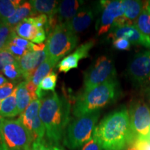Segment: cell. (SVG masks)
<instances>
[{
	"instance_id": "obj_29",
	"label": "cell",
	"mask_w": 150,
	"mask_h": 150,
	"mask_svg": "<svg viewBox=\"0 0 150 150\" xmlns=\"http://www.w3.org/2000/svg\"><path fill=\"white\" fill-rule=\"evenodd\" d=\"M2 72L9 79L13 81L23 77L20 67L18 64V61L15 63L6 65L3 69Z\"/></svg>"
},
{
	"instance_id": "obj_19",
	"label": "cell",
	"mask_w": 150,
	"mask_h": 150,
	"mask_svg": "<svg viewBox=\"0 0 150 150\" xmlns=\"http://www.w3.org/2000/svg\"><path fill=\"white\" fill-rule=\"evenodd\" d=\"M41 104V99H38L33 100L31 102L29 106H28L24 111L20 114L19 120L23 124V125L30 131L33 122L39 116V110Z\"/></svg>"
},
{
	"instance_id": "obj_15",
	"label": "cell",
	"mask_w": 150,
	"mask_h": 150,
	"mask_svg": "<svg viewBox=\"0 0 150 150\" xmlns=\"http://www.w3.org/2000/svg\"><path fill=\"white\" fill-rule=\"evenodd\" d=\"M83 1L77 0H65L61 1L57 9L59 24L66 23L72 20L80 10Z\"/></svg>"
},
{
	"instance_id": "obj_16",
	"label": "cell",
	"mask_w": 150,
	"mask_h": 150,
	"mask_svg": "<svg viewBox=\"0 0 150 150\" xmlns=\"http://www.w3.org/2000/svg\"><path fill=\"white\" fill-rule=\"evenodd\" d=\"M124 16L127 19L130 25H135L143 8L144 1L137 0H122Z\"/></svg>"
},
{
	"instance_id": "obj_28",
	"label": "cell",
	"mask_w": 150,
	"mask_h": 150,
	"mask_svg": "<svg viewBox=\"0 0 150 150\" xmlns=\"http://www.w3.org/2000/svg\"><path fill=\"white\" fill-rule=\"evenodd\" d=\"M29 150H63L59 145L52 143L47 140L37 139L33 142Z\"/></svg>"
},
{
	"instance_id": "obj_4",
	"label": "cell",
	"mask_w": 150,
	"mask_h": 150,
	"mask_svg": "<svg viewBox=\"0 0 150 150\" xmlns=\"http://www.w3.org/2000/svg\"><path fill=\"white\" fill-rule=\"evenodd\" d=\"M100 111L90 112L72 120L65 130L63 143L71 150L84 145L93 138Z\"/></svg>"
},
{
	"instance_id": "obj_11",
	"label": "cell",
	"mask_w": 150,
	"mask_h": 150,
	"mask_svg": "<svg viewBox=\"0 0 150 150\" xmlns=\"http://www.w3.org/2000/svg\"><path fill=\"white\" fill-rule=\"evenodd\" d=\"M110 31H111L108 35V38H111L113 40L117 38H125L131 44L140 45L150 48V38L140 32L135 25L122 26Z\"/></svg>"
},
{
	"instance_id": "obj_9",
	"label": "cell",
	"mask_w": 150,
	"mask_h": 150,
	"mask_svg": "<svg viewBox=\"0 0 150 150\" xmlns=\"http://www.w3.org/2000/svg\"><path fill=\"white\" fill-rule=\"evenodd\" d=\"M127 71L133 84L142 88L150 79V50L137 54Z\"/></svg>"
},
{
	"instance_id": "obj_7",
	"label": "cell",
	"mask_w": 150,
	"mask_h": 150,
	"mask_svg": "<svg viewBox=\"0 0 150 150\" xmlns=\"http://www.w3.org/2000/svg\"><path fill=\"white\" fill-rule=\"evenodd\" d=\"M116 71L111 60L105 56L99 57L84 72L83 92L88 91L109 80L115 79Z\"/></svg>"
},
{
	"instance_id": "obj_34",
	"label": "cell",
	"mask_w": 150,
	"mask_h": 150,
	"mask_svg": "<svg viewBox=\"0 0 150 150\" xmlns=\"http://www.w3.org/2000/svg\"><path fill=\"white\" fill-rule=\"evenodd\" d=\"M81 150H103L101 146L100 143H99L98 139L95 135L93 134V138L87 142L83 147H82Z\"/></svg>"
},
{
	"instance_id": "obj_20",
	"label": "cell",
	"mask_w": 150,
	"mask_h": 150,
	"mask_svg": "<svg viewBox=\"0 0 150 150\" xmlns=\"http://www.w3.org/2000/svg\"><path fill=\"white\" fill-rule=\"evenodd\" d=\"M15 31L18 36L26 39L27 40H31L32 42L36 35L39 29L35 27L33 23L31 18H27L26 20L19 23L14 27Z\"/></svg>"
},
{
	"instance_id": "obj_39",
	"label": "cell",
	"mask_w": 150,
	"mask_h": 150,
	"mask_svg": "<svg viewBox=\"0 0 150 150\" xmlns=\"http://www.w3.org/2000/svg\"><path fill=\"white\" fill-rule=\"evenodd\" d=\"M142 91L143 92L144 95L148 97V99H150V79L148 81L147 83L145 84L143 87L142 88Z\"/></svg>"
},
{
	"instance_id": "obj_24",
	"label": "cell",
	"mask_w": 150,
	"mask_h": 150,
	"mask_svg": "<svg viewBox=\"0 0 150 150\" xmlns=\"http://www.w3.org/2000/svg\"><path fill=\"white\" fill-rule=\"evenodd\" d=\"M58 79V75L54 72H52L48 76L43 79L39 84L36 94L38 98L41 99L47 91L54 92Z\"/></svg>"
},
{
	"instance_id": "obj_43",
	"label": "cell",
	"mask_w": 150,
	"mask_h": 150,
	"mask_svg": "<svg viewBox=\"0 0 150 150\" xmlns=\"http://www.w3.org/2000/svg\"><path fill=\"white\" fill-rule=\"evenodd\" d=\"M147 140H149V141H150V132H149V136H148V137H147Z\"/></svg>"
},
{
	"instance_id": "obj_10",
	"label": "cell",
	"mask_w": 150,
	"mask_h": 150,
	"mask_svg": "<svg viewBox=\"0 0 150 150\" xmlns=\"http://www.w3.org/2000/svg\"><path fill=\"white\" fill-rule=\"evenodd\" d=\"M102 13L96 29L98 35H102L112 29L115 22L124 16L121 1H101Z\"/></svg>"
},
{
	"instance_id": "obj_30",
	"label": "cell",
	"mask_w": 150,
	"mask_h": 150,
	"mask_svg": "<svg viewBox=\"0 0 150 150\" xmlns=\"http://www.w3.org/2000/svg\"><path fill=\"white\" fill-rule=\"evenodd\" d=\"M18 61L16 58L6 50L0 51V72H2L6 65L15 63Z\"/></svg>"
},
{
	"instance_id": "obj_21",
	"label": "cell",
	"mask_w": 150,
	"mask_h": 150,
	"mask_svg": "<svg viewBox=\"0 0 150 150\" xmlns=\"http://www.w3.org/2000/svg\"><path fill=\"white\" fill-rule=\"evenodd\" d=\"M17 87L10 96L1 101L0 115L6 117H13L19 115L16 99Z\"/></svg>"
},
{
	"instance_id": "obj_13",
	"label": "cell",
	"mask_w": 150,
	"mask_h": 150,
	"mask_svg": "<svg viewBox=\"0 0 150 150\" xmlns=\"http://www.w3.org/2000/svg\"><path fill=\"white\" fill-rule=\"evenodd\" d=\"M95 45V40L91 39L80 45L72 54L66 56L58 65L60 72L67 73L78 67L80 60L88 57L89 52Z\"/></svg>"
},
{
	"instance_id": "obj_41",
	"label": "cell",
	"mask_w": 150,
	"mask_h": 150,
	"mask_svg": "<svg viewBox=\"0 0 150 150\" xmlns=\"http://www.w3.org/2000/svg\"><path fill=\"white\" fill-rule=\"evenodd\" d=\"M145 5H146V8H147L148 13L150 15V1H145Z\"/></svg>"
},
{
	"instance_id": "obj_8",
	"label": "cell",
	"mask_w": 150,
	"mask_h": 150,
	"mask_svg": "<svg viewBox=\"0 0 150 150\" xmlns=\"http://www.w3.org/2000/svg\"><path fill=\"white\" fill-rule=\"evenodd\" d=\"M131 127L136 138L147 139L150 132V108L142 99L133 102L129 110Z\"/></svg>"
},
{
	"instance_id": "obj_38",
	"label": "cell",
	"mask_w": 150,
	"mask_h": 150,
	"mask_svg": "<svg viewBox=\"0 0 150 150\" xmlns=\"http://www.w3.org/2000/svg\"><path fill=\"white\" fill-rule=\"evenodd\" d=\"M5 119L1 115H0V150H3V138H2V126Z\"/></svg>"
},
{
	"instance_id": "obj_31",
	"label": "cell",
	"mask_w": 150,
	"mask_h": 150,
	"mask_svg": "<svg viewBox=\"0 0 150 150\" xmlns=\"http://www.w3.org/2000/svg\"><path fill=\"white\" fill-rule=\"evenodd\" d=\"M4 50H7V51L10 52V53L12 54L13 56H14L16 58L17 61H18L22 56H23L24 54L27 53L28 50H24V49H22L20 47H18L16 45L13 44V43L9 42L8 44H7L6 47Z\"/></svg>"
},
{
	"instance_id": "obj_35",
	"label": "cell",
	"mask_w": 150,
	"mask_h": 150,
	"mask_svg": "<svg viewBox=\"0 0 150 150\" xmlns=\"http://www.w3.org/2000/svg\"><path fill=\"white\" fill-rule=\"evenodd\" d=\"M113 46L118 50H129L131 42L125 38H117L113 40Z\"/></svg>"
},
{
	"instance_id": "obj_27",
	"label": "cell",
	"mask_w": 150,
	"mask_h": 150,
	"mask_svg": "<svg viewBox=\"0 0 150 150\" xmlns=\"http://www.w3.org/2000/svg\"><path fill=\"white\" fill-rule=\"evenodd\" d=\"M15 32L14 27H9L4 22L0 24V51L4 50Z\"/></svg>"
},
{
	"instance_id": "obj_3",
	"label": "cell",
	"mask_w": 150,
	"mask_h": 150,
	"mask_svg": "<svg viewBox=\"0 0 150 150\" xmlns=\"http://www.w3.org/2000/svg\"><path fill=\"white\" fill-rule=\"evenodd\" d=\"M115 79L109 80L88 91L83 92L76 98L73 106V115L76 117L99 110L115 99L117 94Z\"/></svg>"
},
{
	"instance_id": "obj_36",
	"label": "cell",
	"mask_w": 150,
	"mask_h": 150,
	"mask_svg": "<svg viewBox=\"0 0 150 150\" xmlns=\"http://www.w3.org/2000/svg\"><path fill=\"white\" fill-rule=\"evenodd\" d=\"M133 146L136 150H150V141L145 138H136Z\"/></svg>"
},
{
	"instance_id": "obj_14",
	"label": "cell",
	"mask_w": 150,
	"mask_h": 150,
	"mask_svg": "<svg viewBox=\"0 0 150 150\" xmlns=\"http://www.w3.org/2000/svg\"><path fill=\"white\" fill-rule=\"evenodd\" d=\"M93 20V13L90 8H81L74 18L66 23V27L75 34L89 27Z\"/></svg>"
},
{
	"instance_id": "obj_6",
	"label": "cell",
	"mask_w": 150,
	"mask_h": 150,
	"mask_svg": "<svg viewBox=\"0 0 150 150\" xmlns=\"http://www.w3.org/2000/svg\"><path fill=\"white\" fill-rule=\"evenodd\" d=\"M3 150H29L33 140L19 120H5L2 126Z\"/></svg>"
},
{
	"instance_id": "obj_25",
	"label": "cell",
	"mask_w": 150,
	"mask_h": 150,
	"mask_svg": "<svg viewBox=\"0 0 150 150\" xmlns=\"http://www.w3.org/2000/svg\"><path fill=\"white\" fill-rule=\"evenodd\" d=\"M21 2L20 0H0V16L2 22L15 13Z\"/></svg>"
},
{
	"instance_id": "obj_26",
	"label": "cell",
	"mask_w": 150,
	"mask_h": 150,
	"mask_svg": "<svg viewBox=\"0 0 150 150\" xmlns=\"http://www.w3.org/2000/svg\"><path fill=\"white\" fill-rule=\"evenodd\" d=\"M135 26L140 30V32L150 38V15L146 8L145 1H144L143 8L137 19Z\"/></svg>"
},
{
	"instance_id": "obj_37",
	"label": "cell",
	"mask_w": 150,
	"mask_h": 150,
	"mask_svg": "<svg viewBox=\"0 0 150 150\" xmlns=\"http://www.w3.org/2000/svg\"><path fill=\"white\" fill-rule=\"evenodd\" d=\"M46 38V32L44 29H39L35 35V36L31 42L36 43V44H41Z\"/></svg>"
},
{
	"instance_id": "obj_1",
	"label": "cell",
	"mask_w": 150,
	"mask_h": 150,
	"mask_svg": "<svg viewBox=\"0 0 150 150\" xmlns=\"http://www.w3.org/2000/svg\"><path fill=\"white\" fill-rule=\"evenodd\" d=\"M94 135L103 150H126L136 140L129 111L125 108L110 112L103 118L95 128Z\"/></svg>"
},
{
	"instance_id": "obj_44",
	"label": "cell",
	"mask_w": 150,
	"mask_h": 150,
	"mask_svg": "<svg viewBox=\"0 0 150 150\" xmlns=\"http://www.w3.org/2000/svg\"><path fill=\"white\" fill-rule=\"evenodd\" d=\"M2 23V20H1V16H0V24Z\"/></svg>"
},
{
	"instance_id": "obj_22",
	"label": "cell",
	"mask_w": 150,
	"mask_h": 150,
	"mask_svg": "<svg viewBox=\"0 0 150 150\" xmlns=\"http://www.w3.org/2000/svg\"><path fill=\"white\" fill-rule=\"evenodd\" d=\"M16 99L18 112L22 114L33 101L32 97L26 87V81L21 82L17 86Z\"/></svg>"
},
{
	"instance_id": "obj_32",
	"label": "cell",
	"mask_w": 150,
	"mask_h": 150,
	"mask_svg": "<svg viewBox=\"0 0 150 150\" xmlns=\"http://www.w3.org/2000/svg\"><path fill=\"white\" fill-rule=\"evenodd\" d=\"M9 42L13 43V44L16 45L24 49V50H27L28 51H31V47H32L33 42L18 36L16 32L13 33V35L11 37Z\"/></svg>"
},
{
	"instance_id": "obj_33",
	"label": "cell",
	"mask_w": 150,
	"mask_h": 150,
	"mask_svg": "<svg viewBox=\"0 0 150 150\" xmlns=\"http://www.w3.org/2000/svg\"><path fill=\"white\" fill-rule=\"evenodd\" d=\"M16 88H15L13 83L8 81L0 86V101L1 102L4 99L10 96L14 91V90L16 89Z\"/></svg>"
},
{
	"instance_id": "obj_23",
	"label": "cell",
	"mask_w": 150,
	"mask_h": 150,
	"mask_svg": "<svg viewBox=\"0 0 150 150\" xmlns=\"http://www.w3.org/2000/svg\"><path fill=\"white\" fill-rule=\"evenodd\" d=\"M56 64H57V63L52 61L49 58L46 57V59L40 66L38 67V69L35 70L34 74H33L29 81H31L35 86L38 88L40 82L43 80V79L45 78L47 76H48L52 72V69L54 68Z\"/></svg>"
},
{
	"instance_id": "obj_18",
	"label": "cell",
	"mask_w": 150,
	"mask_h": 150,
	"mask_svg": "<svg viewBox=\"0 0 150 150\" xmlns=\"http://www.w3.org/2000/svg\"><path fill=\"white\" fill-rule=\"evenodd\" d=\"M29 1L35 15L38 13L50 17L57 13L59 1L54 0H32Z\"/></svg>"
},
{
	"instance_id": "obj_45",
	"label": "cell",
	"mask_w": 150,
	"mask_h": 150,
	"mask_svg": "<svg viewBox=\"0 0 150 150\" xmlns=\"http://www.w3.org/2000/svg\"><path fill=\"white\" fill-rule=\"evenodd\" d=\"M1 101H0V107H1Z\"/></svg>"
},
{
	"instance_id": "obj_40",
	"label": "cell",
	"mask_w": 150,
	"mask_h": 150,
	"mask_svg": "<svg viewBox=\"0 0 150 150\" xmlns=\"http://www.w3.org/2000/svg\"><path fill=\"white\" fill-rule=\"evenodd\" d=\"M6 82H7L6 79L4 76H3V75L0 74V86L4 85V84L6 83Z\"/></svg>"
},
{
	"instance_id": "obj_12",
	"label": "cell",
	"mask_w": 150,
	"mask_h": 150,
	"mask_svg": "<svg viewBox=\"0 0 150 150\" xmlns=\"http://www.w3.org/2000/svg\"><path fill=\"white\" fill-rule=\"evenodd\" d=\"M45 49L43 51H29L18 61L23 78L26 81L31 79L38 67L46 59Z\"/></svg>"
},
{
	"instance_id": "obj_17",
	"label": "cell",
	"mask_w": 150,
	"mask_h": 150,
	"mask_svg": "<svg viewBox=\"0 0 150 150\" xmlns=\"http://www.w3.org/2000/svg\"><path fill=\"white\" fill-rule=\"evenodd\" d=\"M35 16V14L31 4L30 1H25L22 4H20L15 13L4 23L7 24L9 27H15L23 20L32 18V16Z\"/></svg>"
},
{
	"instance_id": "obj_2",
	"label": "cell",
	"mask_w": 150,
	"mask_h": 150,
	"mask_svg": "<svg viewBox=\"0 0 150 150\" xmlns=\"http://www.w3.org/2000/svg\"><path fill=\"white\" fill-rule=\"evenodd\" d=\"M70 103L56 92L43 96L39 116L45 128L47 140L59 145L70 122Z\"/></svg>"
},
{
	"instance_id": "obj_42",
	"label": "cell",
	"mask_w": 150,
	"mask_h": 150,
	"mask_svg": "<svg viewBox=\"0 0 150 150\" xmlns=\"http://www.w3.org/2000/svg\"><path fill=\"white\" fill-rule=\"evenodd\" d=\"M126 150H136V149L134 147V146H131V147L127 148Z\"/></svg>"
},
{
	"instance_id": "obj_5",
	"label": "cell",
	"mask_w": 150,
	"mask_h": 150,
	"mask_svg": "<svg viewBox=\"0 0 150 150\" xmlns=\"http://www.w3.org/2000/svg\"><path fill=\"white\" fill-rule=\"evenodd\" d=\"M78 43V38L64 23L59 24L48 35L45 52L47 57L57 63L59 60L74 50Z\"/></svg>"
}]
</instances>
